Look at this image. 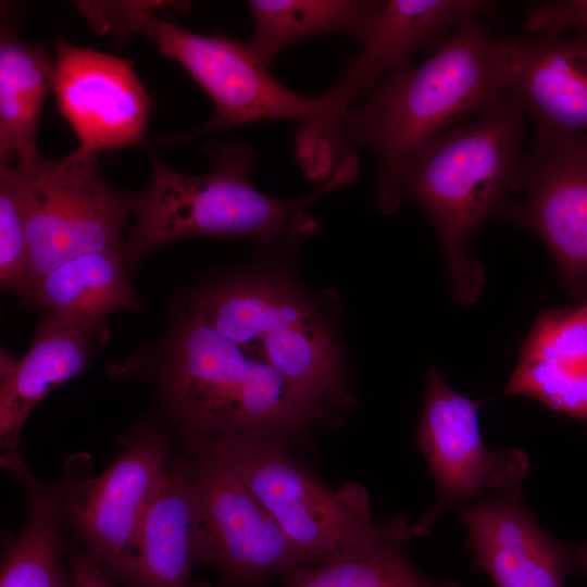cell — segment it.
Here are the masks:
<instances>
[{
  "label": "cell",
  "instance_id": "19",
  "mask_svg": "<svg viewBox=\"0 0 587 587\" xmlns=\"http://www.w3.org/2000/svg\"><path fill=\"white\" fill-rule=\"evenodd\" d=\"M90 338L57 317H41L27 353L17 359L0 353V446L16 451L33 409L83 372L90 358Z\"/></svg>",
  "mask_w": 587,
  "mask_h": 587
},
{
  "label": "cell",
  "instance_id": "10",
  "mask_svg": "<svg viewBox=\"0 0 587 587\" xmlns=\"http://www.w3.org/2000/svg\"><path fill=\"white\" fill-rule=\"evenodd\" d=\"M479 403L454 390L432 366L415 441L438 489L436 505L415 524L419 536L450 509L521 488L529 469L517 448L489 450L479 432Z\"/></svg>",
  "mask_w": 587,
  "mask_h": 587
},
{
  "label": "cell",
  "instance_id": "17",
  "mask_svg": "<svg viewBox=\"0 0 587 587\" xmlns=\"http://www.w3.org/2000/svg\"><path fill=\"white\" fill-rule=\"evenodd\" d=\"M207 544L189 455L170 462L136 536L122 584L132 587H213L195 583Z\"/></svg>",
  "mask_w": 587,
  "mask_h": 587
},
{
  "label": "cell",
  "instance_id": "12",
  "mask_svg": "<svg viewBox=\"0 0 587 587\" xmlns=\"http://www.w3.org/2000/svg\"><path fill=\"white\" fill-rule=\"evenodd\" d=\"M502 214L547 245L566 289L587 300V135H566L526 153Z\"/></svg>",
  "mask_w": 587,
  "mask_h": 587
},
{
  "label": "cell",
  "instance_id": "11",
  "mask_svg": "<svg viewBox=\"0 0 587 587\" xmlns=\"http://www.w3.org/2000/svg\"><path fill=\"white\" fill-rule=\"evenodd\" d=\"M192 482L207 544V564L229 584L252 587L311 564L247 486L213 453L190 447Z\"/></svg>",
  "mask_w": 587,
  "mask_h": 587
},
{
  "label": "cell",
  "instance_id": "27",
  "mask_svg": "<svg viewBox=\"0 0 587 587\" xmlns=\"http://www.w3.org/2000/svg\"><path fill=\"white\" fill-rule=\"evenodd\" d=\"M66 553L74 574L75 587H115L107 575L68 541Z\"/></svg>",
  "mask_w": 587,
  "mask_h": 587
},
{
  "label": "cell",
  "instance_id": "21",
  "mask_svg": "<svg viewBox=\"0 0 587 587\" xmlns=\"http://www.w3.org/2000/svg\"><path fill=\"white\" fill-rule=\"evenodd\" d=\"M1 466L23 485L27 514L20 534L3 549L0 587H75L72 567L65 566L61 484L37 478L16 451L1 452Z\"/></svg>",
  "mask_w": 587,
  "mask_h": 587
},
{
  "label": "cell",
  "instance_id": "2",
  "mask_svg": "<svg viewBox=\"0 0 587 587\" xmlns=\"http://www.w3.org/2000/svg\"><path fill=\"white\" fill-rule=\"evenodd\" d=\"M505 93L501 39L478 20L466 22L423 63L388 75L347 110L337 134L338 157L362 148L374 155L375 200L389 213L402 161Z\"/></svg>",
  "mask_w": 587,
  "mask_h": 587
},
{
  "label": "cell",
  "instance_id": "18",
  "mask_svg": "<svg viewBox=\"0 0 587 587\" xmlns=\"http://www.w3.org/2000/svg\"><path fill=\"white\" fill-rule=\"evenodd\" d=\"M503 394L587 421V300L537 317Z\"/></svg>",
  "mask_w": 587,
  "mask_h": 587
},
{
  "label": "cell",
  "instance_id": "1",
  "mask_svg": "<svg viewBox=\"0 0 587 587\" xmlns=\"http://www.w3.org/2000/svg\"><path fill=\"white\" fill-rule=\"evenodd\" d=\"M526 113L510 93L477 115L424 142L400 164L391 186L394 211L402 197L432 221L442 245L453 299L474 303L485 268L466 252L471 235L503 212L525 157Z\"/></svg>",
  "mask_w": 587,
  "mask_h": 587
},
{
  "label": "cell",
  "instance_id": "8",
  "mask_svg": "<svg viewBox=\"0 0 587 587\" xmlns=\"http://www.w3.org/2000/svg\"><path fill=\"white\" fill-rule=\"evenodd\" d=\"M190 447L205 448L226 465L311 564L369 539L386 523L374 517L362 486L332 489L282 444L221 438Z\"/></svg>",
  "mask_w": 587,
  "mask_h": 587
},
{
  "label": "cell",
  "instance_id": "14",
  "mask_svg": "<svg viewBox=\"0 0 587 587\" xmlns=\"http://www.w3.org/2000/svg\"><path fill=\"white\" fill-rule=\"evenodd\" d=\"M52 90L62 116L86 151L141 145L151 98L132 61L60 39Z\"/></svg>",
  "mask_w": 587,
  "mask_h": 587
},
{
  "label": "cell",
  "instance_id": "3",
  "mask_svg": "<svg viewBox=\"0 0 587 587\" xmlns=\"http://www.w3.org/2000/svg\"><path fill=\"white\" fill-rule=\"evenodd\" d=\"M163 1H78L76 7L101 33H140L165 57L179 63L210 96L215 114L189 135L267 120L301 123L297 157L303 167L332 160L346 109L336 95L295 91L272 76L249 43L224 35L195 33L158 15ZM188 138V139H189Z\"/></svg>",
  "mask_w": 587,
  "mask_h": 587
},
{
  "label": "cell",
  "instance_id": "4",
  "mask_svg": "<svg viewBox=\"0 0 587 587\" xmlns=\"http://www.w3.org/2000/svg\"><path fill=\"white\" fill-rule=\"evenodd\" d=\"M155 378L190 446L254 438L289 447L321 415L276 370L248 358L190 308L171 333Z\"/></svg>",
  "mask_w": 587,
  "mask_h": 587
},
{
  "label": "cell",
  "instance_id": "9",
  "mask_svg": "<svg viewBox=\"0 0 587 587\" xmlns=\"http://www.w3.org/2000/svg\"><path fill=\"white\" fill-rule=\"evenodd\" d=\"M170 464V444L155 428L136 435L100 475L77 478L74 464L61 484L64 521L77 548L110 579L122 584L137 533Z\"/></svg>",
  "mask_w": 587,
  "mask_h": 587
},
{
  "label": "cell",
  "instance_id": "7",
  "mask_svg": "<svg viewBox=\"0 0 587 587\" xmlns=\"http://www.w3.org/2000/svg\"><path fill=\"white\" fill-rule=\"evenodd\" d=\"M100 153L78 147L55 160L40 153L14 160L21 167L25 207V291L77 255L124 253L134 196L108 183L99 167Z\"/></svg>",
  "mask_w": 587,
  "mask_h": 587
},
{
  "label": "cell",
  "instance_id": "6",
  "mask_svg": "<svg viewBox=\"0 0 587 587\" xmlns=\"http://www.w3.org/2000/svg\"><path fill=\"white\" fill-rule=\"evenodd\" d=\"M189 308L248 358L276 370L320 414L350 402L328 325L283 276L232 277L198 292Z\"/></svg>",
  "mask_w": 587,
  "mask_h": 587
},
{
  "label": "cell",
  "instance_id": "23",
  "mask_svg": "<svg viewBox=\"0 0 587 587\" xmlns=\"http://www.w3.org/2000/svg\"><path fill=\"white\" fill-rule=\"evenodd\" d=\"M380 1L250 0L254 32L249 47L266 67L290 45L319 34L340 33L360 43L367 36Z\"/></svg>",
  "mask_w": 587,
  "mask_h": 587
},
{
  "label": "cell",
  "instance_id": "24",
  "mask_svg": "<svg viewBox=\"0 0 587 587\" xmlns=\"http://www.w3.org/2000/svg\"><path fill=\"white\" fill-rule=\"evenodd\" d=\"M54 63L46 48L22 42L7 28L0 39V160L38 152L36 136Z\"/></svg>",
  "mask_w": 587,
  "mask_h": 587
},
{
  "label": "cell",
  "instance_id": "15",
  "mask_svg": "<svg viewBox=\"0 0 587 587\" xmlns=\"http://www.w3.org/2000/svg\"><path fill=\"white\" fill-rule=\"evenodd\" d=\"M501 51L507 91L535 126L533 150L587 135V30L570 38H502Z\"/></svg>",
  "mask_w": 587,
  "mask_h": 587
},
{
  "label": "cell",
  "instance_id": "16",
  "mask_svg": "<svg viewBox=\"0 0 587 587\" xmlns=\"http://www.w3.org/2000/svg\"><path fill=\"white\" fill-rule=\"evenodd\" d=\"M489 0H385L379 2L361 48L330 87L348 110L367 97L388 75L407 65L423 48L435 49L448 30L496 12Z\"/></svg>",
  "mask_w": 587,
  "mask_h": 587
},
{
  "label": "cell",
  "instance_id": "26",
  "mask_svg": "<svg viewBox=\"0 0 587 587\" xmlns=\"http://www.w3.org/2000/svg\"><path fill=\"white\" fill-rule=\"evenodd\" d=\"M525 28L539 36L559 37L571 28L587 30V0L544 2L525 12Z\"/></svg>",
  "mask_w": 587,
  "mask_h": 587
},
{
  "label": "cell",
  "instance_id": "13",
  "mask_svg": "<svg viewBox=\"0 0 587 587\" xmlns=\"http://www.w3.org/2000/svg\"><path fill=\"white\" fill-rule=\"evenodd\" d=\"M454 510L467 534L473 566L496 587H563L574 574L587 579V541L550 536L526 507L521 488Z\"/></svg>",
  "mask_w": 587,
  "mask_h": 587
},
{
  "label": "cell",
  "instance_id": "25",
  "mask_svg": "<svg viewBox=\"0 0 587 587\" xmlns=\"http://www.w3.org/2000/svg\"><path fill=\"white\" fill-rule=\"evenodd\" d=\"M0 283L21 296L27 287L22 173L11 160H0Z\"/></svg>",
  "mask_w": 587,
  "mask_h": 587
},
{
  "label": "cell",
  "instance_id": "20",
  "mask_svg": "<svg viewBox=\"0 0 587 587\" xmlns=\"http://www.w3.org/2000/svg\"><path fill=\"white\" fill-rule=\"evenodd\" d=\"M125 266L121 252L84 253L53 268L21 297L90 338L113 313L143 309Z\"/></svg>",
  "mask_w": 587,
  "mask_h": 587
},
{
  "label": "cell",
  "instance_id": "22",
  "mask_svg": "<svg viewBox=\"0 0 587 587\" xmlns=\"http://www.w3.org/2000/svg\"><path fill=\"white\" fill-rule=\"evenodd\" d=\"M413 536L415 526L404 515L386 520L369 539L287 573L284 587H460L429 580L414 569L402 549Z\"/></svg>",
  "mask_w": 587,
  "mask_h": 587
},
{
  "label": "cell",
  "instance_id": "5",
  "mask_svg": "<svg viewBox=\"0 0 587 587\" xmlns=\"http://www.w3.org/2000/svg\"><path fill=\"white\" fill-rule=\"evenodd\" d=\"M212 168L203 175L180 173L154 159L147 188L134 196L135 223L124 261L135 266L154 249L189 236H242L273 243L304 218V209L322 195L350 184L358 175L355 153L345 155L315 190L279 199L258 190L249 174L257 154L247 143L210 142Z\"/></svg>",
  "mask_w": 587,
  "mask_h": 587
}]
</instances>
